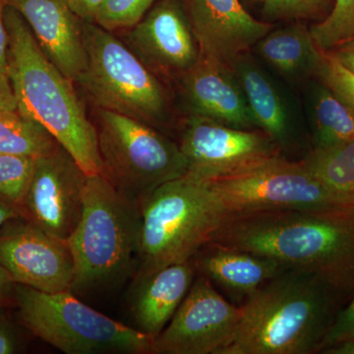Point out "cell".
I'll return each instance as SVG.
<instances>
[{"mask_svg":"<svg viewBox=\"0 0 354 354\" xmlns=\"http://www.w3.org/2000/svg\"><path fill=\"white\" fill-rule=\"evenodd\" d=\"M344 305L339 293L317 277L286 270L239 305V329L221 354L320 353Z\"/></svg>","mask_w":354,"mask_h":354,"instance_id":"cell-2","label":"cell"},{"mask_svg":"<svg viewBox=\"0 0 354 354\" xmlns=\"http://www.w3.org/2000/svg\"><path fill=\"white\" fill-rule=\"evenodd\" d=\"M140 208L136 278L190 261L227 218L209 181L188 174L158 186L140 202Z\"/></svg>","mask_w":354,"mask_h":354,"instance_id":"cell-4","label":"cell"},{"mask_svg":"<svg viewBox=\"0 0 354 354\" xmlns=\"http://www.w3.org/2000/svg\"><path fill=\"white\" fill-rule=\"evenodd\" d=\"M354 342V295L351 300L335 316L332 327L324 339L320 353L325 349L344 344V342Z\"/></svg>","mask_w":354,"mask_h":354,"instance_id":"cell-30","label":"cell"},{"mask_svg":"<svg viewBox=\"0 0 354 354\" xmlns=\"http://www.w3.org/2000/svg\"><path fill=\"white\" fill-rule=\"evenodd\" d=\"M6 2L0 0V71L7 73V57H8V32H7L4 11Z\"/></svg>","mask_w":354,"mask_h":354,"instance_id":"cell-35","label":"cell"},{"mask_svg":"<svg viewBox=\"0 0 354 354\" xmlns=\"http://www.w3.org/2000/svg\"><path fill=\"white\" fill-rule=\"evenodd\" d=\"M104 0H67L73 12L85 22H94L95 14Z\"/></svg>","mask_w":354,"mask_h":354,"instance_id":"cell-32","label":"cell"},{"mask_svg":"<svg viewBox=\"0 0 354 354\" xmlns=\"http://www.w3.org/2000/svg\"><path fill=\"white\" fill-rule=\"evenodd\" d=\"M17 108V100L8 74L0 71V111Z\"/></svg>","mask_w":354,"mask_h":354,"instance_id":"cell-33","label":"cell"},{"mask_svg":"<svg viewBox=\"0 0 354 354\" xmlns=\"http://www.w3.org/2000/svg\"><path fill=\"white\" fill-rule=\"evenodd\" d=\"M141 230L139 203L102 174L88 176L82 216L67 241L75 262L71 291L92 290L127 276L137 263Z\"/></svg>","mask_w":354,"mask_h":354,"instance_id":"cell-5","label":"cell"},{"mask_svg":"<svg viewBox=\"0 0 354 354\" xmlns=\"http://www.w3.org/2000/svg\"><path fill=\"white\" fill-rule=\"evenodd\" d=\"M316 75L354 109V73L342 66L329 51H324Z\"/></svg>","mask_w":354,"mask_h":354,"instance_id":"cell-29","label":"cell"},{"mask_svg":"<svg viewBox=\"0 0 354 354\" xmlns=\"http://www.w3.org/2000/svg\"><path fill=\"white\" fill-rule=\"evenodd\" d=\"M192 261L165 266L136 278L132 313L137 328L156 339L180 306L195 278Z\"/></svg>","mask_w":354,"mask_h":354,"instance_id":"cell-19","label":"cell"},{"mask_svg":"<svg viewBox=\"0 0 354 354\" xmlns=\"http://www.w3.org/2000/svg\"><path fill=\"white\" fill-rule=\"evenodd\" d=\"M18 218L0 230V265L18 285L44 292L71 291L75 262L68 242Z\"/></svg>","mask_w":354,"mask_h":354,"instance_id":"cell-13","label":"cell"},{"mask_svg":"<svg viewBox=\"0 0 354 354\" xmlns=\"http://www.w3.org/2000/svg\"><path fill=\"white\" fill-rule=\"evenodd\" d=\"M322 353L354 354V342L335 344V346H333L329 348L325 349Z\"/></svg>","mask_w":354,"mask_h":354,"instance_id":"cell-38","label":"cell"},{"mask_svg":"<svg viewBox=\"0 0 354 354\" xmlns=\"http://www.w3.org/2000/svg\"><path fill=\"white\" fill-rule=\"evenodd\" d=\"M128 48L151 71L181 75L200 57L199 46L183 3L160 0L131 28Z\"/></svg>","mask_w":354,"mask_h":354,"instance_id":"cell-14","label":"cell"},{"mask_svg":"<svg viewBox=\"0 0 354 354\" xmlns=\"http://www.w3.org/2000/svg\"><path fill=\"white\" fill-rule=\"evenodd\" d=\"M209 243L261 254L313 274L346 304L354 295V207L228 216Z\"/></svg>","mask_w":354,"mask_h":354,"instance_id":"cell-1","label":"cell"},{"mask_svg":"<svg viewBox=\"0 0 354 354\" xmlns=\"http://www.w3.org/2000/svg\"><path fill=\"white\" fill-rule=\"evenodd\" d=\"M244 1H246V2H255V1H258V0H244Z\"/></svg>","mask_w":354,"mask_h":354,"instance_id":"cell-39","label":"cell"},{"mask_svg":"<svg viewBox=\"0 0 354 354\" xmlns=\"http://www.w3.org/2000/svg\"><path fill=\"white\" fill-rule=\"evenodd\" d=\"M88 174L62 146L37 158L19 213L48 234L67 241L82 216Z\"/></svg>","mask_w":354,"mask_h":354,"instance_id":"cell-12","label":"cell"},{"mask_svg":"<svg viewBox=\"0 0 354 354\" xmlns=\"http://www.w3.org/2000/svg\"><path fill=\"white\" fill-rule=\"evenodd\" d=\"M179 148L187 174L215 180L283 155L276 144L258 129H241L191 115L181 133Z\"/></svg>","mask_w":354,"mask_h":354,"instance_id":"cell-11","label":"cell"},{"mask_svg":"<svg viewBox=\"0 0 354 354\" xmlns=\"http://www.w3.org/2000/svg\"><path fill=\"white\" fill-rule=\"evenodd\" d=\"M312 36L323 51L334 50L354 38V0H334L329 14L311 28Z\"/></svg>","mask_w":354,"mask_h":354,"instance_id":"cell-26","label":"cell"},{"mask_svg":"<svg viewBox=\"0 0 354 354\" xmlns=\"http://www.w3.org/2000/svg\"><path fill=\"white\" fill-rule=\"evenodd\" d=\"M158 0H104L95 14V24L113 32L133 28Z\"/></svg>","mask_w":354,"mask_h":354,"instance_id":"cell-27","label":"cell"},{"mask_svg":"<svg viewBox=\"0 0 354 354\" xmlns=\"http://www.w3.org/2000/svg\"><path fill=\"white\" fill-rule=\"evenodd\" d=\"M59 146L46 128L19 109L0 111V155L39 158Z\"/></svg>","mask_w":354,"mask_h":354,"instance_id":"cell-23","label":"cell"},{"mask_svg":"<svg viewBox=\"0 0 354 354\" xmlns=\"http://www.w3.org/2000/svg\"><path fill=\"white\" fill-rule=\"evenodd\" d=\"M36 162L37 158L24 156L0 155V200L18 212L29 189Z\"/></svg>","mask_w":354,"mask_h":354,"instance_id":"cell-25","label":"cell"},{"mask_svg":"<svg viewBox=\"0 0 354 354\" xmlns=\"http://www.w3.org/2000/svg\"><path fill=\"white\" fill-rule=\"evenodd\" d=\"M24 18L44 55L72 82L87 64L83 22L67 0H4Z\"/></svg>","mask_w":354,"mask_h":354,"instance_id":"cell-16","label":"cell"},{"mask_svg":"<svg viewBox=\"0 0 354 354\" xmlns=\"http://www.w3.org/2000/svg\"><path fill=\"white\" fill-rule=\"evenodd\" d=\"M310 120L315 150L354 139V109L322 82L310 91Z\"/></svg>","mask_w":354,"mask_h":354,"instance_id":"cell-22","label":"cell"},{"mask_svg":"<svg viewBox=\"0 0 354 354\" xmlns=\"http://www.w3.org/2000/svg\"><path fill=\"white\" fill-rule=\"evenodd\" d=\"M241 84L256 127L265 133L283 153L295 141L292 118L281 91L248 53L230 64Z\"/></svg>","mask_w":354,"mask_h":354,"instance_id":"cell-20","label":"cell"},{"mask_svg":"<svg viewBox=\"0 0 354 354\" xmlns=\"http://www.w3.org/2000/svg\"><path fill=\"white\" fill-rule=\"evenodd\" d=\"M241 320V306L228 302L200 274L153 339V354H221L234 341Z\"/></svg>","mask_w":354,"mask_h":354,"instance_id":"cell-10","label":"cell"},{"mask_svg":"<svg viewBox=\"0 0 354 354\" xmlns=\"http://www.w3.org/2000/svg\"><path fill=\"white\" fill-rule=\"evenodd\" d=\"M21 348V341L13 324L0 313V354H13Z\"/></svg>","mask_w":354,"mask_h":354,"instance_id":"cell-31","label":"cell"},{"mask_svg":"<svg viewBox=\"0 0 354 354\" xmlns=\"http://www.w3.org/2000/svg\"><path fill=\"white\" fill-rule=\"evenodd\" d=\"M20 218L19 212L0 200V230L9 221Z\"/></svg>","mask_w":354,"mask_h":354,"instance_id":"cell-37","label":"cell"},{"mask_svg":"<svg viewBox=\"0 0 354 354\" xmlns=\"http://www.w3.org/2000/svg\"><path fill=\"white\" fill-rule=\"evenodd\" d=\"M333 2L334 0H264L263 14L268 21L316 19L330 12Z\"/></svg>","mask_w":354,"mask_h":354,"instance_id":"cell-28","label":"cell"},{"mask_svg":"<svg viewBox=\"0 0 354 354\" xmlns=\"http://www.w3.org/2000/svg\"><path fill=\"white\" fill-rule=\"evenodd\" d=\"M301 160L326 185L354 199V139L333 148L313 149Z\"/></svg>","mask_w":354,"mask_h":354,"instance_id":"cell-24","label":"cell"},{"mask_svg":"<svg viewBox=\"0 0 354 354\" xmlns=\"http://www.w3.org/2000/svg\"><path fill=\"white\" fill-rule=\"evenodd\" d=\"M83 34L87 64L78 83L97 109L151 127L162 123L167 97L153 72L111 32L84 21Z\"/></svg>","mask_w":354,"mask_h":354,"instance_id":"cell-8","label":"cell"},{"mask_svg":"<svg viewBox=\"0 0 354 354\" xmlns=\"http://www.w3.org/2000/svg\"><path fill=\"white\" fill-rule=\"evenodd\" d=\"M7 74L21 113L46 128L88 176L102 174L95 125L88 120L73 82L35 38L24 18L6 6Z\"/></svg>","mask_w":354,"mask_h":354,"instance_id":"cell-3","label":"cell"},{"mask_svg":"<svg viewBox=\"0 0 354 354\" xmlns=\"http://www.w3.org/2000/svg\"><path fill=\"white\" fill-rule=\"evenodd\" d=\"M329 53L342 66L354 73V38L339 44Z\"/></svg>","mask_w":354,"mask_h":354,"instance_id":"cell-36","label":"cell"},{"mask_svg":"<svg viewBox=\"0 0 354 354\" xmlns=\"http://www.w3.org/2000/svg\"><path fill=\"white\" fill-rule=\"evenodd\" d=\"M254 48L270 66L290 81L316 75L324 53L311 31L300 24L271 30Z\"/></svg>","mask_w":354,"mask_h":354,"instance_id":"cell-21","label":"cell"},{"mask_svg":"<svg viewBox=\"0 0 354 354\" xmlns=\"http://www.w3.org/2000/svg\"><path fill=\"white\" fill-rule=\"evenodd\" d=\"M14 302L23 325L67 354H153V339L100 313L72 291L44 292L16 283Z\"/></svg>","mask_w":354,"mask_h":354,"instance_id":"cell-6","label":"cell"},{"mask_svg":"<svg viewBox=\"0 0 354 354\" xmlns=\"http://www.w3.org/2000/svg\"><path fill=\"white\" fill-rule=\"evenodd\" d=\"M196 272L239 300L286 271L278 261L261 254L208 243L191 259Z\"/></svg>","mask_w":354,"mask_h":354,"instance_id":"cell-18","label":"cell"},{"mask_svg":"<svg viewBox=\"0 0 354 354\" xmlns=\"http://www.w3.org/2000/svg\"><path fill=\"white\" fill-rule=\"evenodd\" d=\"M200 55L230 64L272 30L255 19L241 0H183Z\"/></svg>","mask_w":354,"mask_h":354,"instance_id":"cell-15","label":"cell"},{"mask_svg":"<svg viewBox=\"0 0 354 354\" xmlns=\"http://www.w3.org/2000/svg\"><path fill=\"white\" fill-rule=\"evenodd\" d=\"M15 286L12 277L0 265V308L14 301Z\"/></svg>","mask_w":354,"mask_h":354,"instance_id":"cell-34","label":"cell"},{"mask_svg":"<svg viewBox=\"0 0 354 354\" xmlns=\"http://www.w3.org/2000/svg\"><path fill=\"white\" fill-rule=\"evenodd\" d=\"M228 216L269 211H327L354 207L300 162L283 155L246 171L208 180Z\"/></svg>","mask_w":354,"mask_h":354,"instance_id":"cell-9","label":"cell"},{"mask_svg":"<svg viewBox=\"0 0 354 354\" xmlns=\"http://www.w3.org/2000/svg\"><path fill=\"white\" fill-rule=\"evenodd\" d=\"M95 129L102 176L139 205L158 186L187 174L178 144L143 121L99 109Z\"/></svg>","mask_w":354,"mask_h":354,"instance_id":"cell-7","label":"cell"},{"mask_svg":"<svg viewBox=\"0 0 354 354\" xmlns=\"http://www.w3.org/2000/svg\"><path fill=\"white\" fill-rule=\"evenodd\" d=\"M184 97L191 115L241 129H257L241 84L230 65L200 55L183 75Z\"/></svg>","mask_w":354,"mask_h":354,"instance_id":"cell-17","label":"cell"}]
</instances>
